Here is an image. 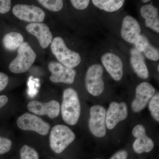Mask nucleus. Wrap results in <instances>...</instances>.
Wrapping results in <instances>:
<instances>
[{
    "mask_svg": "<svg viewBox=\"0 0 159 159\" xmlns=\"http://www.w3.org/2000/svg\"><path fill=\"white\" fill-rule=\"evenodd\" d=\"M64 121L69 125H76L80 115V104L77 92L72 88L66 89L63 94L61 106Z\"/></svg>",
    "mask_w": 159,
    "mask_h": 159,
    "instance_id": "obj_1",
    "label": "nucleus"
},
{
    "mask_svg": "<svg viewBox=\"0 0 159 159\" xmlns=\"http://www.w3.org/2000/svg\"><path fill=\"white\" fill-rule=\"evenodd\" d=\"M51 48L59 63L67 67L73 69L79 65L81 61L80 54L69 49L62 38H54L51 42Z\"/></svg>",
    "mask_w": 159,
    "mask_h": 159,
    "instance_id": "obj_2",
    "label": "nucleus"
},
{
    "mask_svg": "<svg viewBox=\"0 0 159 159\" xmlns=\"http://www.w3.org/2000/svg\"><path fill=\"white\" fill-rule=\"evenodd\" d=\"M76 136L70 129L63 125H57L51 129L50 146L55 153H61L74 142Z\"/></svg>",
    "mask_w": 159,
    "mask_h": 159,
    "instance_id": "obj_3",
    "label": "nucleus"
},
{
    "mask_svg": "<svg viewBox=\"0 0 159 159\" xmlns=\"http://www.w3.org/2000/svg\"><path fill=\"white\" fill-rule=\"evenodd\" d=\"M36 57L30 45L24 42L18 49L17 56L9 64V70L14 74L25 73L34 63Z\"/></svg>",
    "mask_w": 159,
    "mask_h": 159,
    "instance_id": "obj_4",
    "label": "nucleus"
},
{
    "mask_svg": "<svg viewBox=\"0 0 159 159\" xmlns=\"http://www.w3.org/2000/svg\"><path fill=\"white\" fill-rule=\"evenodd\" d=\"M103 74V68L100 64L93 65L88 69L85 75V86L91 95L97 97L104 91Z\"/></svg>",
    "mask_w": 159,
    "mask_h": 159,
    "instance_id": "obj_5",
    "label": "nucleus"
},
{
    "mask_svg": "<svg viewBox=\"0 0 159 159\" xmlns=\"http://www.w3.org/2000/svg\"><path fill=\"white\" fill-rule=\"evenodd\" d=\"M19 128L23 130L33 131L41 135L48 134L51 126L48 122L34 114L25 113L17 120Z\"/></svg>",
    "mask_w": 159,
    "mask_h": 159,
    "instance_id": "obj_6",
    "label": "nucleus"
},
{
    "mask_svg": "<svg viewBox=\"0 0 159 159\" xmlns=\"http://www.w3.org/2000/svg\"><path fill=\"white\" fill-rule=\"evenodd\" d=\"M105 108L101 105L93 106L90 110L89 128L92 134L97 138L104 137L107 133Z\"/></svg>",
    "mask_w": 159,
    "mask_h": 159,
    "instance_id": "obj_7",
    "label": "nucleus"
},
{
    "mask_svg": "<svg viewBox=\"0 0 159 159\" xmlns=\"http://www.w3.org/2000/svg\"><path fill=\"white\" fill-rule=\"evenodd\" d=\"M12 12L20 20L32 23L42 22L45 17L44 11L34 5H16L12 9Z\"/></svg>",
    "mask_w": 159,
    "mask_h": 159,
    "instance_id": "obj_8",
    "label": "nucleus"
},
{
    "mask_svg": "<svg viewBox=\"0 0 159 159\" xmlns=\"http://www.w3.org/2000/svg\"><path fill=\"white\" fill-rule=\"evenodd\" d=\"M155 92V89L149 83L143 82L139 84L136 89L135 98L132 102L133 111L139 112L144 109Z\"/></svg>",
    "mask_w": 159,
    "mask_h": 159,
    "instance_id": "obj_9",
    "label": "nucleus"
},
{
    "mask_svg": "<svg viewBox=\"0 0 159 159\" xmlns=\"http://www.w3.org/2000/svg\"><path fill=\"white\" fill-rule=\"evenodd\" d=\"M48 68L51 73L50 80L52 82L63 83L67 84H72L74 83L76 72L73 68L67 67L57 62H50Z\"/></svg>",
    "mask_w": 159,
    "mask_h": 159,
    "instance_id": "obj_10",
    "label": "nucleus"
},
{
    "mask_svg": "<svg viewBox=\"0 0 159 159\" xmlns=\"http://www.w3.org/2000/svg\"><path fill=\"white\" fill-rule=\"evenodd\" d=\"M128 109L125 102H111L106 114V124L109 129H112L119 122L126 119Z\"/></svg>",
    "mask_w": 159,
    "mask_h": 159,
    "instance_id": "obj_11",
    "label": "nucleus"
},
{
    "mask_svg": "<svg viewBox=\"0 0 159 159\" xmlns=\"http://www.w3.org/2000/svg\"><path fill=\"white\" fill-rule=\"evenodd\" d=\"M132 134L136 138L133 145V148L136 153L149 152L153 149L154 143L146 135V130L143 125H136L133 129Z\"/></svg>",
    "mask_w": 159,
    "mask_h": 159,
    "instance_id": "obj_12",
    "label": "nucleus"
},
{
    "mask_svg": "<svg viewBox=\"0 0 159 159\" xmlns=\"http://www.w3.org/2000/svg\"><path fill=\"white\" fill-rule=\"evenodd\" d=\"M60 107L59 102L54 100L47 102L33 100L28 104V110L30 111L39 116L46 115L51 119H54L58 116Z\"/></svg>",
    "mask_w": 159,
    "mask_h": 159,
    "instance_id": "obj_13",
    "label": "nucleus"
},
{
    "mask_svg": "<svg viewBox=\"0 0 159 159\" xmlns=\"http://www.w3.org/2000/svg\"><path fill=\"white\" fill-rule=\"evenodd\" d=\"M139 22L131 16H126L122 21L121 34L123 39L131 44L136 43L141 34Z\"/></svg>",
    "mask_w": 159,
    "mask_h": 159,
    "instance_id": "obj_14",
    "label": "nucleus"
},
{
    "mask_svg": "<svg viewBox=\"0 0 159 159\" xmlns=\"http://www.w3.org/2000/svg\"><path fill=\"white\" fill-rule=\"evenodd\" d=\"M103 66L111 77L116 81H119L123 76V62L116 54L108 52L101 57Z\"/></svg>",
    "mask_w": 159,
    "mask_h": 159,
    "instance_id": "obj_15",
    "label": "nucleus"
},
{
    "mask_svg": "<svg viewBox=\"0 0 159 159\" xmlns=\"http://www.w3.org/2000/svg\"><path fill=\"white\" fill-rule=\"evenodd\" d=\"M26 29L36 37L43 48H48L53 40V35L48 26L44 23H31L27 25Z\"/></svg>",
    "mask_w": 159,
    "mask_h": 159,
    "instance_id": "obj_16",
    "label": "nucleus"
},
{
    "mask_svg": "<svg viewBox=\"0 0 159 159\" xmlns=\"http://www.w3.org/2000/svg\"><path fill=\"white\" fill-rule=\"evenodd\" d=\"M130 54V63L135 73L140 78L147 79L149 72L142 53L134 48L131 50Z\"/></svg>",
    "mask_w": 159,
    "mask_h": 159,
    "instance_id": "obj_17",
    "label": "nucleus"
},
{
    "mask_svg": "<svg viewBox=\"0 0 159 159\" xmlns=\"http://www.w3.org/2000/svg\"><path fill=\"white\" fill-rule=\"evenodd\" d=\"M142 17L145 19V25L159 33V19L157 9L150 4L144 5L140 9Z\"/></svg>",
    "mask_w": 159,
    "mask_h": 159,
    "instance_id": "obj_18",
    "label": "nucleus"
},
{
    "mask_svg": "<svg viewBox=\"0 0 159 159\" xmlns=\"http://www.w3.org/2000/svg\"><path fill=\"white\" fill-rule=\"evenodd\" d=\"M24 43V38L21 34L16 32H11L6 34L3 39L5 48L10 51L18 49Z\"/></svg>",
    "mask_w": 159,
    "mask_h": 159,
    "instance_id": "obj_19",
    "label": "nucleus"
},
{
    "mask_svg": "<svg viewBox=\"0 0 159 159\" xmlns=\"http://www.w3.org/2000/svg\"><path fill=\"white\" fill-rule=\"evenodd\" d=\"M125 1L122 0H93V5L101 10L107 12L118 11L123 6Z\"/></svg>",
    "mask_w": 159,
    "mask_h": 159,
    "instance_id": "obj_20",
    "label": "nucleus"
},
{
    "mask_svg": "<svg viewBox=\"0 0 159 159\" xmlns=\"http://www.w3.org/2000/svg\"><path fill=\"white\" fill-rule=\"evenodd\" d=\"M148 108L151 114L155 120L159 122V94L157 93L152 97L149 103Z\"/></svg>",
    "mask_w": 159,
    "mask_h": 159,
    "instance_id": "obj_21",
    "label": "nucleus"
},
{
    "mask_svg": "<svg viewBox=\"0 0 159 159\" xmlns=\"http://www.w3.org/2000/svg\"><path fill=\"white\" fill-rule=\"evenodd\" d=\"M42 5L50 11H58L62 9L63 2L61 0H39Z\"/></svg>",
    "mask_w": 159,
    "mask_h": 159,
    "instance_id": "obj_22",
    "label": "nucleus"
},
{
    "mask_svg": "<svg viewBox=\"0 0 159 159\" xmlns=\"http://www.w3.org/2000/svg\"><path fill=\"white\" fill-rule=\"evenodd\" d=\"M20 159H39L37 151L28 145H24L20 149Z\"/></svg>",
    "mask_w": 159,
    "mask_h": 159,
    "instance_id": "obj_23",
    "label": "nucleus"
},
{
    "mask_svg": "<svg viewBox=\"0 0 159 159\" xmlns=\"http://www.w3.org/2000/svg\"><path fill=\"white\" fill-rule=\"evenodd\" d=\"M145 56L150 60L157 61L159 59V50L148 43L145 46L143 52Z\"/></svg>",
    "mask_w": 159,
    "mask_h": 159,
    "instance_id": "obj_24",
    "label": "nucleus"
},
{
    "mask_svg": "<svg viewBox=\"0 0 159 159\" xmlns=\"http://www.w3.org/2000/svg\"><path fill=\"white\" fill-rule=\"evenodd\" d=\"M12 142L10 139L0 136V154L7 153L11 149Z\"/></svg>",
    "mask_w": 159,
    "mask_h": 159,
    "instance_id": "obj_25",
    "label": "nucleus"
},
{
    "mask_svg": "<svg viewBox=\"0 0 159 159\" xmlns=\"http://www.w3.org/2000/svg\"><path fill=\"white\" fill-rule=\"evenodd\" d=\"M149 43L148 38L143 34H140L139 39L135 43V48L139 52H143V50L147 44Z\"/></svg>",
    "mask_w": 159,
    "mask_h": 159,
    "instance_id": "obj_26",
    "label": "nucleus"
},
{
    "mask_svg": "<svg viewBox=\"0 0 159 159\" xmlns=\"http://www.w3.org/2000/svg\"><path fill=\"white\" fill-rule=\"evenodd\" d=\"M71 4L75 9L78 10H84L86 9L89 4V0H71Z\"/></svg>",
    "mask_w": 159,
    "mask_h": 159,
    "instance_id": "obj_27",
    "label": "nucleus"
},
{
    "mask_svg": "<svg viewBox=\"0 0 159 159\" xmlns=\"http://www.w3.org/2000/svg\"><path fill=\"white\" fill-rule=\"evenodd\" d=\"M11 8L10 0H0V13L5 14L9 11Z\"/></svg>",
    "mask_w": 159,
    "mask_h": 159,
    "instance_id": "obj_28",
    "label": "nucleus"
},
{
    "mask_svg": "<svg viewBox=\"0 0 159 159\" xmlns=\"http://www.w3.org/2000/svg\"><path fill=\"white\" fill-rule=\"evenodd\" d=\"M9 77L6 74L0 72V92L3 90L8 85Z\"/></svg>",
    "mask_w": 159,
    "mask_h": 159,
    "instance_id": "obj_29",
    "label": "nucleus"
},
{
    "mask_svg": "<svg viewBox=\"0 0 159 159\" xmlns=\"http://www.w3.org/2000/svg\"><path fill=\"white\" fill-rule=\"evenodd\" d=\"M128 155V152L126 150H120L114 154L110 159H127Z\"/></svg>",
    "mask_w": 159,
    "mask_h": 159,
    "instance_id": "obj_30",
    "label": "nucleus"
},
{
    "mask_svg": "<svg viewBox=\"0 0 159 159\" xmlns=\"http://www.w3.org/2000/svg\"><path fill=\"white\" fill-rule=\"evenodd\" d=\"M8 102V98L5 95L0 96V109L6 105Z\"/></svg>",
    "mask_w": 159,
    "mask_h": 159,
    "instance_id": "obj_31",
    "label": "nucleus"
},
{
    "mask_svg": "<svg viewBox=\"0 0 159 159\" xmlns=\"http://www.w3.org/2000/svg\"><path fill=\"white\" fill-rule=\"evenodd\" d=\"M142 2L144 3H147L148 2H150V1H149V0H146V1L144 0V1H142Z\"/></svg>",
    "mask_w": 159,
    "mask_h": 159,
    "instance_id": "obj_32",
    "label": "nucleus"
},
{
    "mask_svg": "<svg viewBox=\"0 0 159 159\" xmlns=\"http://www.w3.org/2000/svg\"><path fill=\"white\" fill-rule=\"evenodd\" d=\"M159 65H158V69H157L158 71V72L159 71Z\"/></svg>",
    "mask_w": 159,
    "mask_h": 159,
    "instance_id": "obj_33",
    "label": "nucleus"
},
{
    "mask_svg": "<svg viewBox=\"0 0 159 159\" xmlns=\"http://www.w3.org/2000/svg\"><path fill=\"white\" fill-rule=\"evenodd\" d=\"M100 159V158H97V159Z\"/></svg>",
    "mask_w": 159,
    "mask_h": 159,
    "instance_id": "obj_34",
    "label": "nucleus"
}]
</instances>
